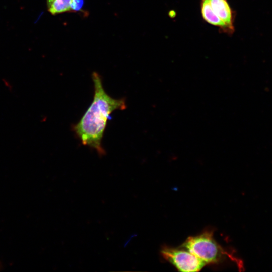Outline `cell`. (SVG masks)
Instances as JSON below:
<instances>
[{"mask_svg":"<svg viewBox=\"0 0 272 272\" xmlns=\"http://www.w3.org/2000/svg\"><path fill=\"white\" fill-rule=\"evenodd\" d=\"M186 249L165 247L161 250L163 257L180 271H198L207 264Z\"/></svg>","mask_w":272,"mask_h":272,"instance_id":"3","label":"cell"},{"mask_svg":"<svg viewBox=\"0 0 272 272\" xmlns=\"http://www.w3.org/2000/svg\"><path fill=\"white\" fill-rule=\"evenodd\" d=\"M84 0H72L71 3V10L74 11H80L83 6Z\"/></svg>","mask_w":272,"mask_h":272,"instance_id":"7","label":"cell"},{"mask_svg":"<svg viewBox=\"0 0 272 272\" xmlns=\"http://www.w3.org/2000/svg\"><path fill=\"white\" fill-rule=\"evenodd\" d=\"M214 13L227 26L229 34L235 30L234 12L227 0H209Z\"/></svg>","mask_w":272,"mask_h":272,"instance_id":"4","label":"cell"},{"mask_svg":"<svg viewBox=\"0 0 272 272\" xmlns=\"http://www.w3.org/2000/svg\"><path fill=\"white\" fill-rule=\"evenodd\" d=\"M182 247L207 264L219 262L227 256L232 261L238 262L239 265L238 260L216 242L212 231H206L197 236L189 237Z\"/></svg>","mask_w":272,"mask_h":272,"instance_id":"2","label":"cell"},{"mask_svg":"<svg viewBox=\"0 0 272 272\" xmlns=\"http://www.w3.org/2000/svg\"><path fill=\"white\" fill-rule=\"evenodd\" d=\"M94 94L93 101L79 121L73 126V130L82 144L95 149L98 155L105 154L102 140L110 114L116 110L126 108L124 98L115 99L105 91L100 75H92Z\"/></svg>","mask_w":272,"mask_h":272,"instance_id":"1","label":"cell"},{"mask_svg":"<svg viewBox=\"0 0 272 272\" xmlns=\"http://www.w3.org/2000/svg\"><path fill=\"white\" fill-rule=\"evenodd\" d=\"M72 0H54L48 7V11L52 15L70 11Z\"/></svg>","mask_w":272,"mask_h":272,"instance_id":"6","label":"cell"},{"mask_svg":"<svg viewBox=\"0 0 272 272\" xmlns=\"http://www.w3.org/2000/svg\"><path fill=\"white\" fill-rule=\"evenodd\" d=\"M200 11L202 18L205 22L218 27L221 32L230 35L226 25L214 13L209 0H200Z\"/></svg>","mask_w":272,"mask_h":272,"instance_id":"5","label":"cell"},{"mask_svg":"<svg viewBox=\"0 0 272 272\" xmlns=\"http://www.w3.org/2000/svg\"><path fill=\"white\" fill-rule=\"evenodd\" d=\"M53 1L54 0H47V4L48 7L50 6V5L52 4Z\"/></svg>","mask_w":272,"mask_h":272,"instance_id":"8","label":"cell"}]
</instances>
